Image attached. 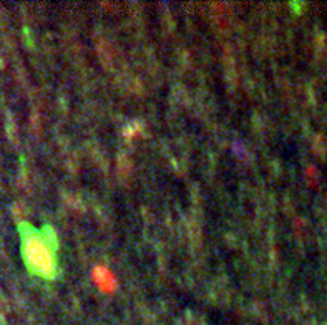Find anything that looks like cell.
Returning <instances> with one entry per match:
<instances>
[{"instance_id":"obj_1","label":"cell","mask_w":327,"mask_h":325,"mask_svg":"<svg viewBox=\"0 0 327 325\" xmlns=\"http://www.w3.org/2000/svg\"><path fill=\"white\" fill-rule=\"evenodd\" d=\"M22 227L24 237V259L33 274L45 279H54L58 272L56 259V237L54 231H35L28 224Z\"/></svg>"}]
</instances>
